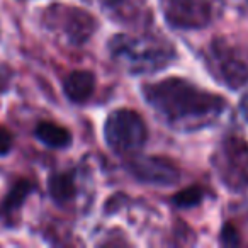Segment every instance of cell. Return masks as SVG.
<instances>
[{
  "mask_svg": "<svg viewBox=\"0 0 248 248\" xmlns=\"http://www.w3.org/2000/svg\"><path fill=\"white\" fill-rule=\"evenodd\" d=\"M201 199H202V190L199 187H190V189H186L177 194L173 197V202L179 207H190V206H196Z\"/></svg>",
  "mask_w": 248,
  "mask_h": 248,
  "instance_id": "cell-14",
  "label": "cell"
},
{
  "mask_svg": "<svg viewBox=\"0 0 248 248\" xmlns=\"http://www.w3.org/2000/svg\"><path fill=\"white\" fill-rule=\"evenodd\" d=\"M32 190V186L28 182V180H22V182H17L12 190L9 192V196L5 197L4 204H2V211L7 214H11L12 211H17L21 207V204L24 202V199L29 196V192Z\"/></svg>",
  "mask_w": 248,
  "mask_h": 248,
  "instance_id": "cell-13",
  "label": "cell"
},
{
  "mask_svg": "<svg viewBox=\"0 0 248 248\" xmlns=\"http://www.w3.org/2000/svg\"><path fill=\"white\" fill-rule=\"evenodd\" d=\"M165 21L177 29H201L221 12V0H160Z\"/></svg>",
  "mask_w": 248,
  "mask_h": 248,
  "instance_id": "cell-6",
  "label": "cell"
},
{
  "mask_svg": "<svg viewBox=\"0 0 248 248\" xmlns=\"http://www.w3.org/2000/svg\"><path fill=\"white\" fill-rule=\"evenodd\" d=\"M214 165L228 189L240 192L248 187V145L243 138L228 136L216 152Z\"/></svg>",
  "mask_w": 248,
  "mask_h": 248,
  "instance_id": "cell-5",
  "label": "cell"
},
{
  "mask_svg": "<svg viewBox=\"0 0 248 248\" xmlns=\"http://www.w3.org/2000/svg\"><path fill=\"white\" fill-rule=\"evenodd\" d=\"M143 95L170 128L182 131H194L213 124L226 106L219 95L182 78L148 83L143 87Z\"/></svg>",
  "mask_w": 248,
  "mask_h": 248,
  "instance_id": "cell-1",
  "label": "cell"
},
{
  "mask_svg": "<svg viewBox=\"0 0 248 248\" xmlns=\"http://www.w3.org/2000/svg\"><path fill=\"white\" fill-rule=\"evenodd\" d=\"M49 194L58 204H68L77 197L75 175L68 173H56L49 179Z\"/></svg>",
  "mask_w": 248,
  "mask_h": 248,
  "instance_id": "cell-12",
  "label": "cell"
},
{
  "mask_svg": "<svg viewBox=\"0 0 248 248\" xmlns=\"http://www.w3.org/2000/svg\"><path fill=\"white\" fill-rule=\"evenodd\" d=\"M106 143L117 155H131L145 146L148 129L136 110L117 109L110 112L104 128Z\"/></svg>",
  "mask_w": 248,
  "mask_h": 248,
  "instance_id": "cell-3",
  "label": "cell"
},
{
  "mask_svg": "<svg viewBox=\"0 0 248 248\" xmlns=\"http://www.w3.org/2000/svg\"><path fill=\"white\" fill-rule=\"evenodd\" d=\"M207 60H209V65L214 70V73L233 89L248 82V65L236 55L233 48H230L224 43L214 41L209 49Z\"/></svg>",
  "mask_w": 248,
  "mask_h": 248,
  "instance_id": "cell-7",
  "label": "cell"
},
{
  "mask_svg": "<svg viewBox=\"0 0 248 248\" xmlns=\"http://www.w3.org/2000/svg\"><path fill=\"white\" fill-rule=\"evenodd\" d=\"M36 136L49 148H66L72 143V135L68 129L49 121H43L36 126Z\"/></svg>",
  "mask_w": 248,
  "mask_h": 248,
  "instance_id": "cell-11",
  "label": "cell"
},
{
  "mask_svg": "<svg viewBox=\"0 0 248 248\" xmlns=\"http://www.w3.org/2000/svg\"><path fill=\"white\" fill-rule=\"evenodd\" d=\"M129 172L138 180L152 186H173L180 172L170 160L162 156H140L129 162Z\"/></svg>",
  "mask_w": 248,
  "mask_h": 248,
  "instance_id": "cell-8",
  "label": "cell"
},
{
  "mask_svg": "<svg viewBox=\"0 0 248 248\" xmlns=\"http://www.w3.org/2000/svg\"><path fill=\"white\" fill-rule=\"evenodd\" d=\"M112 60L129 73H153L165 68L175 51L165 39L150 34H119L109 45Z\"/></svg>",
  "mask_w": 248,
  "mask_h": 248,
  "instance_id": "cell-2",
  "label": "cell"
},
{
  "mask_svg": "<svg viewBox=\"0 0 248 248\" xmlns=\"http://www.w3.org/2000/svg\"><path fill=\"white\" fill-rule=\"evenodd\" d=\"M12 148V136L5 128L0 126V155H7Z\"/></svg>",
  "mask_w": 248,
  "mask_h": 248,
  "instance_id": "cell-15",
  "label": "cell"
},
{
  "mask_svg": "<svg viewBox=\"0 0 248 248\" xmlns=\"http://www.w3.org/2000/svg\"><path fill=\"white\" fill-rule=\"evenodd\" d=\"M43 24L68 45L82 46L95 32V21L89 12L72 5H53L43 14Z\"/></svg>",
  "mask_w": 248,
  "mask_h": 248,
  "instance_id": "cell-4",
  "label": "cell"
},
{
  "mask_svg": "<svg viewBox=\"0 0 248 248\" xmlns=\"http://www.w3.org/2000/svg\"><path fill=\"white\" fill-rule=\"evenodd\" d=\"M97 5L110 19L123 24L141 26L150 21V11L145 0H95Z\"/></svg>",
  "mask_w": 248,
  "mask_h": 248,
  "instance_id": "cell-9",
  "label": "cell"
},
{
  "mask_svg": "<svg viewBox=\"0 0 248 248\" xmlns=\"http://www.w3.org/2000/svg\"><path fill=\"white\" fill-rule=\"evenodd\" d=\"M95 89V77L89 70L72 72L65 80V93L72 102H85Z\"/></svg>",
  "mask_w": 248,
  "mask_h": 248,
  "instance_id": "cell-10",
  "label": "cell"
},
{
  "mask_svg": "<svg viewBox=\"0 0 248 248\" xmlns=\"http://www.w3.org/2000/svg\"><path fill=\"white\" fill-rule=\"evenodd\" d=\"M12 80V72L9 66H5L4 63H0V93L5 92L9 89V83Z\"/></svg>",
  "mask_w": 248,
  "mask_h": 248,
  "instance_id": "cell-16",
  "label": "cell"
}]
</instances>
